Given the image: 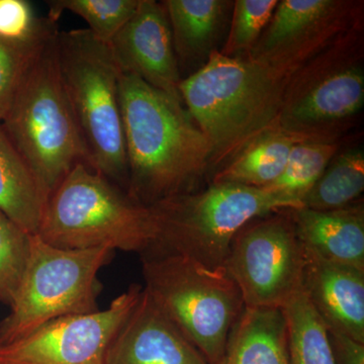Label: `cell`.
Returning <instances> with one entry per match:
<instances>
[{
    "instance_id": "1",
    "label": "cell",
    "mask_w": 364,
    "mask_h": 364,
    "mask_svg": "<svg viewBox=\"0 0 364 364\" xmlns=\"http://www.w3.org/2000/svg\"><path fill=\"white\" fill-rule=\"evenodd\" d=\"M119 100L132 200L152 207L203 189L212 147L183 102L127 72Z\"/></svg>"
},
{
    "instance_id": "2",
    "label": "cell",
    "mask_w": 364,
    "mask_h": 364,
    "mask_svg": "<svg viewBox=\"0 0 364 364\" xmlns=\"http://www.w3.org/2000/svg\"><path fill=\"white\" fill-rule=\"evenodd\" d=\"M289 80L272 67L219 50L182 78V102L212 147V170L279 127Z\"/></svg>"
},
{
    "instance_id": "3",
    "label": "cell",
    "mask_w": 364,
    "mask_h": 364,
    "mask_svg": "<svg viewBox=\"0 0 364 364\" xmlns=\"http://www.w3.org/2000/svg\"><path fill=\"white\" fill-rule=\"evenodd\" d=\"M54 33L28 60L0 124L49 198L90 156L62 85Z\"/></svg>"
},
{
    "instance_id": "4",
    "label": "cell",
    "mask_w": 364,
    "mask_h": 364,
    "mask_svg": "<svg viewBox=\"0 0 364 364\" xmlns=\"http://www.w3.org/2000/svg\"><path fill=\"white\" fill-rule=\"evenodd\" d=\"M36 235L57 248L143 254L154 243L156 230L149 207L90 165L78 164L48 198Z\"/></svg>"
},
{
    "instance_id": "5",
    "label": "cell",
    "mask_w": 364,
    "mask_h": 364,
    "mask_svg": "<svg viewBox=\"0 0 364 364\" xmlns=\"http://www.w3.org/2000/svg\"><path fill=\"white\" fill-rule=\"evenodd\" d=\"M60 77L91 166L119 188H128V162L119 80L111 48L87 28L59 32Z\"/></svg>"
},
{
    "instance_id": "6",
    "label": "cell",
    "mask_w": 364,
    "mask_h": 364,
    "mask_svg": "<svg viewBox=\"0 0 364 364\" xmlns=\"http://www.w3.org/2000/svg\"><path fill=\"white\" fill-rule=\"evenodd\" d=\"M149 208L156 236L143 254H179L217 269L224 267L232 241L249 222L303 205L265 188L210 183Z\"/></svg>"
},
{
    "instance_id": "7",
    "label": "cell",
    "mask_w": 364,
    "mask_h": 364,
    "mask_svg": "<svg viewBox=\"0 0 364 364\" xmlns=\"http://www.w3.org/2000/svg\"><path fill=\"white\" fill-rule=\"evenodd\" d=\"M145 289L158 308L200 352L218 364L245 308L225 267L210 269L179 254H143Z\"/></svg>"
},
{
    "instance_id": "8",
    "label": "cell",
    "mask_w": 364,
    "mask_h": 364,
    "mask_svg": "<svg viewBox=\"0 0 364 364\" xmlns=\"http://www.w3.org/2000/svg\"><path fill=\"white\" fill-rule=\"evenodd\" d=\"M112 254L104 247L57 248L32 235L20 289L11 313L0 321V344L23 338L55 318L97 312L98 273Z\"/></svg>"
},
{
    "instance_id": "9",
    "label": "cell",
    "mask_w": 364,
    "mask_h": 364,
    "mask_svg": "<svg viewBox=\"0 0 364 364\" xmlns=\"http://www.w3.org/2000/svg\"><path fill=\"white\" fill-rule=\"evenodd\" d=\"M363 25L325 48L291 76L279 126L310 136L336 139L332 131L364 105Z\"/></svg>"
},
{
    "instance_id": "10",
    "label": "cell",
    "mask_w": 364,
    "mask_h": 364,
    "mask_svg": "<svg viewBox=\"0 0 364 364\" xmlns=\"http://www.w3.org/2000/svg\"><path fill=\"white\" fill-rule=\"evenodd\" d=\"M287 210L249 222L230 246L224 267L247 308L282 309L301 289L305 250Z\"/></svg>"
},
{
    "instance_id": "11",
    "label": "cell",
    "mask_w": 364,
    "mask_h": 364,
    "mask_svg": "<svg viewBox=\"0 0 364 364\" xmlns=\"http://www.w3.org/2000/svg\"><path fill=\"white\" fill-rule=\"evenodd\" d=\"M363 4L343 0H282L245 57L291 77L306 62L360 23Z\"/></svg>"
},
{
    "instance_id": "12",
    "label": "cell",
    "mask_w": 364,
    "mask_h": 364,
    "mask_svg": "<svg viewBox=\"0 0 364 364\" xmlns=\"http://www.w3.org/2000/svg\"><path fill=\"white\" fill-rule=\"evenodd\" d=\"M142 291L132 284L105 310L55 318L23 338L0 344V364H105L112 340Z\"/></svg>"
},
{
    "instance_id": "13",
    "label": "cell",
    "mask_w": 364,
    "mask_h": 364,
    "mask_svg": "<svg viewBox=\"0 0 364 364\" xmlns=\"http://www.w3.org/2000/svg\"><path fill=\"white\" fill-rule=\"evenodd\" d=\"M109 46L122 72L133 74L182 102V75L162 1L140 0L135 13Z\"/></svg>"
},
{
    "instance_id": "14",
    "label": "cell",
    "mask_w": 364,
    "mask_h": 364,
    "mask_svg": "<svg viewBox=\"0 0 364 364\" xmlns=\"http://www.w3.org/2000/svg\"><path fill=\"white\" fill-rule=\"evenodd\" d=\"M105 364H208L144 289L112 340Z\"/></svg>"
},
{
    "instance_id": "15",
    "label": "cell",
    "mask_w": 364,
    "mask_h": 364,
    "mask_svg": "<svg viewBox=\"0 0 364 364\" xmlns=\"http://www.w3.org/2000/svg\"><path fill=\"white\" fill-rule=\"evenodd\" d=\"M301 289L329 331L364 343V272L304 247Z\"/></svg>"
},
{
    "instance_id": "16",
    "label": "cell",
    "mask_w": 364,
    "mask_h": 364,
    "mask_svg": "<svg viewBox=\"0 0 364 364\" xmlns=\"http://www.w3.org/2000/svg\"><path fill=\"white\" fill-rule=\"evenodd\" d=\"M304 247L333 262L364 272V205L333 210L287 208Z\"/></svg>"
},
{
    "instance_id": "17",
    "label": "cell",
    "mask_w": 364,
    "mask_h": 364,
    "mask_svg": "<svg viewBox=\"0 0 364 364\" xmlns=\"http://www.w3.org/2000/svg\"><path fill=\"white\" fill-rule=\"evenodd\" d=\"M179 68L208 61L215 51L233 2L227 0H164Z\"/></svg>"
},
{
    "instance_id": "18",
    "label": "cell",
    "mask_w": 364,
    "mask_h": 364,
    "mask_svg": "<svg viewBox=\"0 0 364 364\" xmlns=\"http://www.w3.org/2000/svg\"><path fill=\"white\" fill-rule=\"evenodd\" d=\"M218 364H289L286 318L282 309L245 308Z\"/></svg>"
},
{
    "instance_id": "19",
    "label": "cell",
    "mask_w": 364,
    "mask_h": 364,
    "mask_svg": "<svg viewBox=\"0 0 364 364\" xmlns=\"http://www.w3.org/2000/svg\"><path fill=\"white\" fill-rule=\"evenodd\" d=\"M308 139L315 138L298 135L277 127L258 136L215 172L210 183L267 188L282 176L294 146Z\"/></svg>"
},
{
    "instance_id": "20",
    "label": "cell",
    "mask_w": 364,
    "mask_h": 364,
    "mask_svg": "<svg viewBox=\"0 0 364 364\" xmlns=\"http://www.w3.org/2000/svg\"><path fill=\"white\" fill-rule=\"evenodd\" d=\"M48 196L0 124V212L37 234Z\"/></svg>"
},
{
    "instance_id": "21",
    "label": "cell",
    "mask_w": 364,
    "mask_h": 364,
    "mask_svg": "<svg viewBox=\"0 0 364 364\" xmlns=\"http://www.w3.org/2000/svg\"><path fill=\"white\" fill-rule=\"evenodd\" d=\"M282 310L287 323L289 364H336L327 327L303 289Z\"/></svg>"
},
{
    "instance_id": "22",
    "label": "cell",
    "mask_w": 364,
    "mask_h": 364,
    "mask_svg": "<svg viewBox=\"0 0 364 364\" xmlns=\"http://www.w3.org/2000/svg\"><path fill=\"white\" fill-rule=\"evenodd\" d=\"M364 191V151L353 147L337 153L303 200L315 210H339L358 202Z\"/></svg>"
},
{
    "instance_id": "23",
    "label": "cell",
    "mask_w": 364,
    "mask_h": 364,
    "mask_svg": "<svg viewBox=\"0 0 364 364\" xmlns=\"http://www.w3.org/2000/svg\"><path fill=\"white\" fill-rule=\"evenodd\" d=\"M338 151L336 139H308L296 144L282 176L265 189L303 205L304 198Z\"/></svg>"
},
{
    "instance_id": "24",
    "label": "cell",
    "mask_w": 364,
    "mask_h": 364,
    "mask_svg": "<svg viewBox=\"0 0 364 364\" xmlns=\"http://www.w3.org/2000/svg\"><path fill=\"white\" fill-rule=\"evenodd\" d=\"M57 23L40 18L28 0H0V42L32 56L55 33Z\"/></svg>"
},
{
    "instance_id": "25",
    "label": "cell",
    "mask_w": 364,
    "mask_h": 364,
    "mask_svg": "<svg viewBox=\"0 0 364 364\" xmlns=\"http://www.w3.org/2000/svg\"><path fill=\"white\" fill-rule=\"evenodd\" d=\"M140 0H52L47 1L48 18L57 23L64 11L80 16L97 40L109 44L130 20Z\"/></svg>"
},
{
    "instance_id": "26",
    "label": "cell",
    "mask_w": 364,
    "mask_h": 364,
    "mask_svg": "<svg viewBox=\"0 0 364 364\" xmlns=\"http://www.w3.org/2000/svg\"><path fill=\"white\" fill-rule=\"evenodd\" d=\"M31 237L0 212V301L13 305L30 257Z\"/></svg>"
},
{
    "instance_id": "27",
    "label": "cell",
    "mask_w": 364,
    "mask_h": 364,
    "mask_svg": "<svg viewBox=\"0 0 364 364\" xmlns=\"http://www.w3.org/2000/svg\"><path fill=\"white\" fill-rule=\"evenodd\" d=\"M279 0H236L223 55L245 57L267 28Z\"/></svg>"
},
{
    "instance_id": "28",
    "label": "cell",
    "mask_w": 364,
    "mask_h": 364,
    "mask_svg": "<svg viewBox=\"0 0 364 364\" xmlns=\"http://www.w3.org/2000/svg\"><path fill=\"white\" fill-rule=\"evenodd\" d=\"M32 56H25L0 42V122L9 111L21 74Z\"/></svg>"
},
{
    "instance_id": "29",
    "label": "cell",
    "mask_w": 364,
    "mask_h": 364,
    "mask_svg": "<svg viewBox=\"0 0 364 364\" xmlns=\"http://www.w3.org/2000/svg\"><path fill=\"white\" fill-rule=\"evenodd\" d=\"M330 344L336 364H364V343L340 333L329 331Z\"/></svg>"
}]
</instances>
